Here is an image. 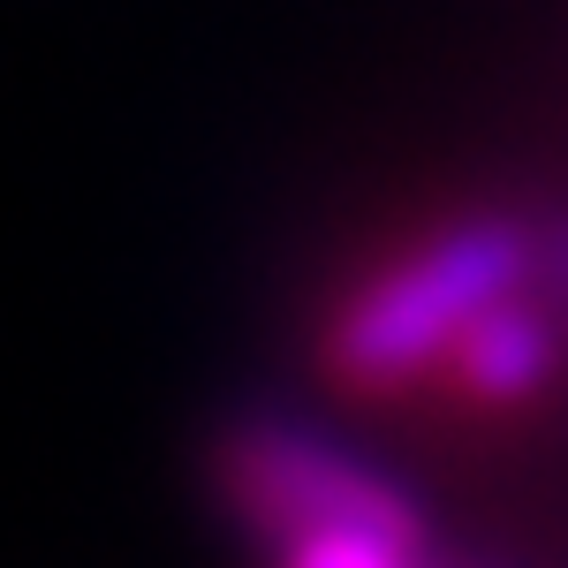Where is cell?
I'll return each mask as SVG.
<instances>
[{
    "instance_id": "obj_1",
    "label": "cell",
    "mask_w": 568,
    "mask_h": 568,
    "mask_svg": "<svg viewBox=\"0 0 568 568\" xmlns=\"http://www.w3.org/2000/svg\"><path fill=\"white\" fill-rule=\"evenodd\" d=\"M538 288V220L463 213L372 265L326 318V364L342 387L394 394L439 372L485 311Z\"/></svg>"
},
{
    "instance_id": "obj_2",
    "label": "cell",
    "mask_w": 568,
    "mask_h": 568,
    "mask_svg": "<svg viewBox=\"0 0 568 568\" xmlns=\"http://www.w3.org/2000/svg\"><path fill=\"white\" fill-rule=\"evenodd\" d=\"M220 493L251 538L288 546L318 530H425V508L311 417L251 409L220 439Z\"/></svg>"
},
{
    "instance_id": "obj_3",
    "label": "cell",
    "mask_w": 568,
    "mask_h": 568,
    "mask_svg": "<svg viewBox=\"0 0 568 568\" xmlns=\"http://www.w3.org/2000/svg\"><path fill=\"white\" fill-rule=\"evenodd\" d=\"M554 364H561V304L554 296L538 304V288H524L500 311H485L478 326L455 342L439 379L455 394H470V402H530L554 379Z\"/></svg>"
},
{
    "instance_id": "obj_4",
    "label": "cell",
    "mask_w": 568,
    "mask_h": 568,
    "mask_svg": "<svg viewBox=\"0 0 568 568\" xmlns=\"http://www.w3.org/2000/svg\"><path fill=\"white\" fill-rule=\"evenodd\" d=\"M273 568H433L425 530H318L273 546Z\"/></svg>"
}]
</instances>
